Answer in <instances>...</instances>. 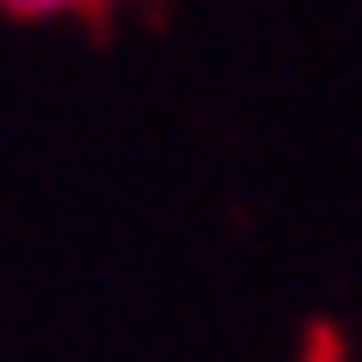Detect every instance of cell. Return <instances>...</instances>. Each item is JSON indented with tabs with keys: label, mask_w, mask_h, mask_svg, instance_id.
I'll return each mask as SVG.
<instances>
[{
	"label": "cell",
	"mask_w": 362,
	"mask_h": 362,
	"mask_svg": "<svg viewBox=\"0 0 362 362\" xmlns=\"http://www.w3.org/2000/svg\"><path fill=\"white\" fill-rule=\"evenodd\" d=\"M77 7H90V0H0V14H14V21H56Z\"/></svg>",
	"instance_id": "6da1fadb"
}]
</instances>
